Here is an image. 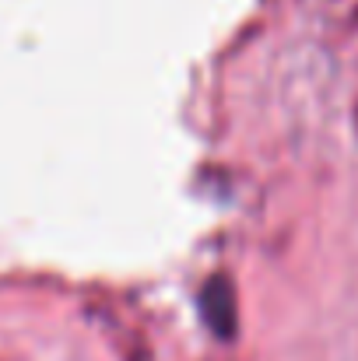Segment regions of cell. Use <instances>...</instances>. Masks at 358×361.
<instances>
[{"label": "cell", "instance_id": "cell-1", "mask_svg": "<svg viewBox=\"0 0 358 361\" xmlns=\"http://www.w3.org/2000/svg\"><path fill=\"white\" fill-rule=\"evenodd\" d=\"M201 305V319L208 323V330L218 341H232L239 330V305H236V284L229 274H215L208 277V284L197 295Z\"/></svg>", "mask_w": 358, "mask_h": 361}]
</instances>
